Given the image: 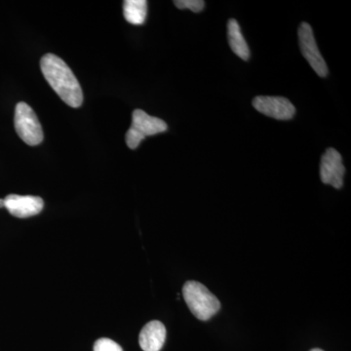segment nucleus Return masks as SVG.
Returning <instances> with one entry per match:
<instances>
[{"label": "nucleus", "instance_id": "obj_6", "mask_svg": "<svg viewBox=\"0 0 351 351\" xmlns=\"http://www.w3.org/2000/svg\"><path fill=\"white\" fill-rule=\"evenodd\" d=\"M345 173L346 168L343 164V157L338 151L330 147L321 158V181L323 184L334 186L335 189H341Z\"/></svg>", "mask_w": 351, "mask_h": 351}, {"label": "nucleus", "instance_id": "obj_15", "mask_svg": "<svg viewBox=\"0 0 351 351\" xmlns=\"http://www.w3.org/2000/svg\"><path fill=\"white\" fill-rule=\"evenodd\" d=\"M311 351H324V350H320V348H313V350H311Z\"/></svg>", "mask_w": 351, "mask_h": 351}, {"label": "nucleus", "instance_id": "obj_12", "mask_svg": "<svg viewBox=\"0 0 351 351\" xmlns=\"http://www.w3.org/2000/svg\"><path fill=\"white\" fill-rule=\"evenodd\" d=\"M174 4L177 8L189 9L195 13L201 12L205 7L203 0H176Z\"/></svg>", "mask_w": 351, "mask_h": 351}, {"label": "nucleus", "instance_id": "obj_2", "mask_svg": "<svg viewBox=\"0 0 351 351\" xmlns=\"http://www.w3.org/2000/svg\"><path fill=\"white\" fill-rule=\"evenodd\" d=\"M182 295L191 313L201 321L209 320L221 309L218 298L197 281H186Z\"/></svg>", "mask_w": 351, "mask_h": 351}, {"label": "nucleus", "instance_id": "obj_8", "mask_svg": "<svg viewBox=\"0 0 351 351\" xmlns=\"http://www.w3.org/2000/svg\"><path fill=\"white\" fill-rule=\"evenodd\" d=\"M4 204L9 213L20 219L36 216L44 207L43 198L32 195H10L4 198Z\"/></svg>", "mask_w": 351, "mask_h": 351}, {"label": "nucleus", "instance_id": "obj_11", "mask_svg": "<svg viewBox=\"0 0 351 351\" xmlns=\"http://www.w3.org/2000/svg\"><path fill=\"white\" fill-rule=\"evenodd\" d=\"M147 13V2L145 0H126L123 2L124 18L132 25L144 24Z\"/></svg>", "mask_w": 351, "mask_h": 351}, {"label": "nucleus", "instance_id": "obj_14", "mask_svg": "<svg viewBox=\"0 0 351 351\" xmlns=\"http://www.w3.org/2000/svg\"><path fill=\"white\" fill-rule=\"evenodd\" d=\"M0 208H5V204H4V199H0Z\"/></svg>", "mask_w": 351, "mask_h": 351}, {"label": "nucleus", "instance_id": "obj_10", "mask_svg": "<svg viewBox=\"0 0 351 351\" xmlns=\"http://www.w3.org/2000/svg\"><path fill=\"white\" fill-rule=\"evenodd\" d=\"M228 38L230 48L235 55L244 61H248L250 58V49L248 44L245 40L239 22L234 19H230L228 23Z\"/></svg>", "mask_w": 351, "mask_h": 351}, {"label": "nucleus", "instance_id": "obj_7", "mask_svg": "<svg viewBox=\"0 0 351 351\" xmlns=\"http://www.w3.org/2000/svg\"><path fill=\"white\" fill-rule=\"evenodd\" d=\"M253 106L258 112L277 120H290L295 117V108L283 97H256Z\"/></svg>", "mask_w": 351, "mask_h": 351}, {"label": "nucleus", "instance_id": "obj_13", "mask_svg": "<svg viewBox=\"0 0 351 351\" xmlns=\"http://www.w3.org/2000/svg\"><path fill=\"white\" fill-rule=\"evenodd\" d=\"M94 351H123L121 346L110 339H100L95 343Z\"/></svg>", "mask_w": 351, "mask_h": 351}, {"label": "nucleus", "instance_id": "obj_4", "mask_svg": "<svg viewBox=\"0 0 351 351\" xmlns=\"http://www.w3.org/2000/svg\"><path fill=\"white\" fill-rule=\"evenodd\" d=\"M14 123L16 132L25 144L34 147L43 143V127L36 112L27 104L21 101L16 106Z\"/></svg>", "mask_w": 351, "mask_h": 351}, {"label": "nucleus", "instance_id": "obj_1", "mask_svg": "<svg viewBox=\"0 0 351 351\" xmlns=\"http://www.w3.org/2000/svg\"><path fill=\"white\" fill-rule=\"evenodd\" d=\"M40 69L50 86L66 105L75 108L82 107V86L64 60L48 53L41 58Z\"/></svg>", "mask_w": 351, "mask_h": 351}, {"label": "nucleus", "instance_id": "obj_5", "mask_svg": "<svg viewBox=\"0 0 351 351\" xmlns=\"http://www.w3.org/2000/svg\"><path fill=\"white\" fill-rule=\"evenodd\" d=\"M299 43L301 48L302 56L306 58L307 62L311 64L313 71L317 73L320 77H326L328 75V66L326 62L323 59L319 49H318L317 43L313 29L311 25L307 23H302L299 27Z\"/></svg>", "mask_w": 351, "mask_h": 351}, {"label": "nucleus", "instance_id": "obj_3", "mask_svg": "<svg viewBox=\"0 0 351 351\" xmlns=\"http://www.w3.org/2000/svg\"><path fill=\"white\" fill-rule=\"evenodd\" d=\"M164 120L152 117L142 110H135L132 115V125L126 133V144L129 149H136L145 137L167 131Z\"/></svg>", "mask_w": 351, "mask_h": 351}, {"label": "nucleus", "instance_id": "obj_9", "mask_svg": "<svg viewBox=\"0 0 351 351\" xmlns=\"http://www.w3.org/2000/svg\"><path fill=\"white\" fill-rule=\"evenodd\" d=\"M166 339V328L160 321L154 320L143 328L138 343L144 351H160Z\"/></svg>", "mask_w": 351, "mask_h": 351}]
</instances>
